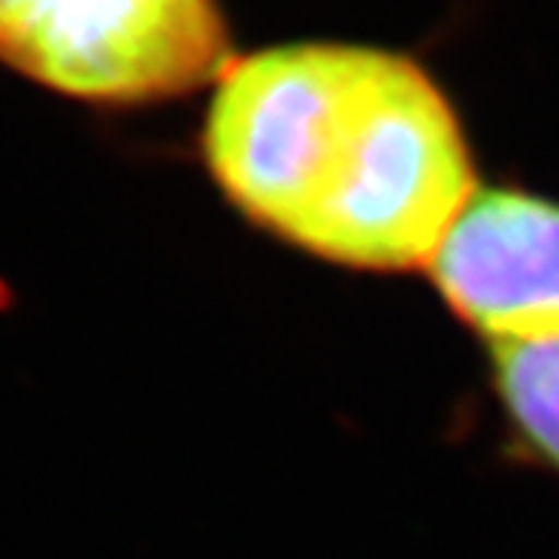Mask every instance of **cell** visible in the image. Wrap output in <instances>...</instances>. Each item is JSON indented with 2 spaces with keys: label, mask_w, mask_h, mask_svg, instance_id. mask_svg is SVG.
Listing matches in <instances>:
<instances>
[{
  "label": "cell",
  "mask_w": 559,
  "mask_h": 559,
  "mask_svg": "<svg viewBox=\"0 0 559 559\" xmlns=\"http://www.w3.org/2000/svg\"><path fill=\"white\" fill-rule=\"evenodd\" d=\"M202 162L242 218L355 271H417L476 197L457 106L411 53L308 38L215 81Z\"/></svg>",
  "instance_id": "obj_1"
},
{
  "label": "cell",
  "mask_w": 559,
  "mask_h": 559,
  "mask_svg": "<svg viewBox=\"0 0 559 559\" xmlns=\"http://www.w3.org/2000/svg\"><path fill=\"white\" fill-rule=\"evenodd\" d=\"M234 60L221 0H0V62L69 100H175Z\"/></svg>",
  "instance_id": "obj_2"
},
{
  "label": "cell",
  "mask_w": 559,
  "mask_h": 559,
  "mask_svg": "<svg viewBox=\"0 0 559 559\" xmlns=\"http://www.w3.org/2000/svg\"><path fill=\"white\" fill-rule=\"evenodd\" d=\"M426 271L488 345L559 336V202L516 187L476 190Z\"/></svg>",
  "instance_id": "obj_3"
},
{
  "label": "cell",
  "mask_w": 559,
  "mask_h": 559,
  "mask_svg": "<svg viewBox=\"0 0 559 559\" xmlns=\"http://www.w3.org/2000/svg\"><path fill=\"white\" fill-rule=\"evenodd\" d=\"M500 407L520 441L559 473V336L488 345Z\"/></svg>",
  "instance_id": "obj_4"
}]
</instances>
